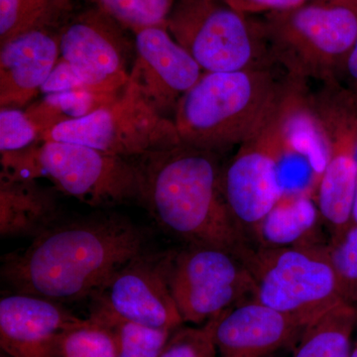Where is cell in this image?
Wrapping results in <instances>:
<instances>
[{
	"label": "cell",
	"instance_id": "1",
	"mask_svg": "<svg viewBox=\"0 0 357 357\" xmlns=\"http://www.w3.org/2000/svg\"><path fill=\"white\" fill-rule=\"evenodd\" d=\"M143 230L128 218L96 215L56 225L29 248L4 257L1 278L15 293L53 302L93 298L145 251Z\"/></svg>",
	"mask_w": 357,
	"mask_h": 357
},
{
	"label": "cell",
	"instance_id": "2",
	"mask_svg": "<svg viewBox=\"0 0 357 357\" xmlns=\"http://www.w3.org/2000/svg\"><path fill=\"white\" fill-rule=\"evenodd\" d=\"M140 202L160 227L185 245L218 248L243 260L255 244L225 201L220 153L175 146L139 157Z\"/></svg>",
	"mask_w": 357,
	"mask_h": 357
},
{
	"label": "cell",
	"instance_id": "3",
	"mask_svg": "<svg viewBox=\"0 0 357 357\" xmlns=\"http://www.w3.org/2000/svg\"><path fill=\"white\" fill-rule=\"evenodd\" d=\"M287 84L274 65L204 72L176 107L181 142L217 153L241 145L274 114Z\"/></svg>",
	"mask_w": 357,
	"mask_h": 357
},
{
	"label": "cell",
	"instance_id": "4",
	"mask_svg": "<svg viewBox=\"0 0 357 357\" xmlns=\"http://www.w3.org/2000/svg\"><path fill=\"white\" fill-rule=\"evenodd\" d=\"M0 161V176L48 178L59 191L93 208L140 202L138 164L84 145L42 141L22 151L1 153Z\"/></svg>",
	"mask_w": 357,
	"mask_h": 357
},
{
	"label": "cell",
	"instance_id": "5",
	"mask_svg": "<svg viewBox=\"0 0 357 357\" xmlns=\"http://www.w3.org/2000/svg\"><path fill=\"white\" fill-rule=\"evenodd\" d=\"M268 52L293 79L338 81L357 38V6L307 2L264 14L259 21Z\"/></svg>",
	"mask_w": 357,
	"mask_h": 357
},
{
	"label": "cell",
	"instance_id": "6",
	"mask_svg": "<svg viewBox=\"0 0 357 357\" xmlns=\"http://www.w3.org/2000/svg\"><path fill=\"white\" fill-rule=\"evenodd\" d=\"M243 262L255 282V299L297 319L305 328L344 302L326 245H253Z\"/></svg>",
	"mask_w": 357,
	"mask_h": 357
},
{
	"label": "cell",
	"instance_id": "7",
	"mask_svg": "<svg viewBox=\"0 0 357 357\" xmlns=\"http://www.w3.org/2000/svg\"><path fill=\"white\" fill-rule=\"evenodd\" d=\"M167 30L204 72L275 65L259 22L225 0H176Z\"/></svg>",
	"mask_w": 357,
	"mask_h": 357
},
{
	"label": "cell",
	"instance_id": "8",
	"mask_svg": "<svg viewBox=\"0 0 357 357\" xmlns=\"http://www.w3.org/2000/svg\"><path fill=\"white\" fill-rule=\"evenodd\" d=\"M42 141L77 143L128 159L181 143L174 121L159 114L130 82L119 100L84 119L59 124Z\"/></svg>",
	"mask_w": 357,
	"mask_h": 357
},
{
	"label": "cell",
	"instance_id": "9",
	"mask_svg": "<svg viewBox=\"0 0 357 357\" xmlns=\"http://www.w3.org/2000/svg\"><path fill=\"white\" fill-rule=\"evenodd\" d=\"M169 287L183 323L204 325L230 307L255 297V282L234 253L185 245L167 252Z\"/></svg>",
	"mask_w": 357,
	"mask_h": 357
},
{
	"label": "cell",
	"instance_id": "10",
	"mask_svg": "<svg viewBox=\"0 0 357 357\" xmlns=\"http://www.w3.org/2000/svg\"><path fill=\"white\" fill-rule=\"evenodd\" d=\"M312 100L330 146L314 199L321 220L335 236L352 223L357 185V98L337 81L321 84L319 91L312 93Z\"/></svg>",
	"mask_w": 357,
	"mask_h": 357
},
{
	"label": "cell",
	"instance_id": "11",
	"mask_svg": "<svg viewBox=\"0 0 357 357\" xmlns=\"http://www.w3.org/2000/svg\"><path fill=\"white\" fill-rule=\"evenodd\" d=\"M284 146L279 105L261 128L239 145L236 155L223 167L225 201L234 220L251 243L258 225L283 196L279 165Z\"/></svg>",
	"mask_w": 357,
	"mask_h": 357
},
{
	"label": "cell",
	"instance_id": "12",
	"mask_svg": "<svg viewBox=\"0 0 357 357\" xmlns=\"http://www.w3.org/2000/svg\"><path fill=\"white\" fill-rule=\"evenodd\" d=\"M123 27L102 9H89L59 31L61 58L89 89L121 93L129 82L130 44Z\"/></svg>",
	"mask_w": 357,
	"mask_h": 357
},
{
	"label": "cell",
	"instance_id": "13",
	"mask_svg": "<svg viewBox=\"0 0 357 357\" xmlns=\"http://www.w3.org/2000/svg\"><path fill=\"white\" fill-rule=\"evenodd\" d=\"M91 299L119 318L148 328L175 331L184 325L169 287L167 252L136 256Z\"/></svg>",
	"mask_w": 357,
	"mask_h": 357
},
{
	"label": "cell",
	"instance_id": "14",
	"mask_svg": "<svg viewBox=\"0 0 357 357\" xmlns=\"http://www.w3.org/2000/svg\"><path fill=\"white\" fill-rule=\"evenodd\" d=\"M135 60L129 82L159 114L173 112L204 70L166 27L135 33Z\"/></svg>",
	"mask_w": 357,
	"mask_h": 357
},
{
	"label": "cell",
	"instance_id": "15",
	"mask_svg": "<svg viewBox=\"0 0 357 357\" xmlns=\"http://www.w3.org/2000/svg\"><path fill=\"white\" fill-rule=\"evenodd\" d=\"M305 326L255 297L215 318L218 357H264L299 340Z\"/></svg>",
	"mask_w": 357,
	"mask_h": 357
},
{
	"label": "cell",
	"instance_id": "16",
	"mask_svg": "<svg viewBox=\"0 0 357 357\" xmlns=\"http://www.w3.org/2000/svg\"><path fill=\"white\" fill-rule=\"evenodd\" d=\"M77 319L60 303L6 296L0 300V347L11 357H56L59 333Z\"/></svg>",
	"mask_w": 357,
	"mask_h": 357
},
{
	"label": "cell",
	"instance_id": "17",
	"mask_svg": "<svg viewBox=\"0 0 357 357\" xmlns=\"http://www.w3.org/2000/svg\"><path fill=\"white\" fill-rule=\"evenodd\" d=\"M59 31L38 29L1 44L0 107L21 109L40 91L60 54Z\"/></svg>",
	"mask_w": 357,
	"mask_h": 357
},
{
	"label": "cell",
	"instance_id": "18",
	"mask_svg": "<svg viewBox=\"0 0 357 357\" xmlns=\"http://www.w3.org/2000/svg\"><path fill=\"white\" fill-rule=\"evenodd\" d=\"M60 208L54 192L37 180L0 176V234L2 238H36L58 225Z\"/></svg>",
	"mask_w": 357,
	"mask_h": 357
},
{
	"label": "cell",
	"instance_id": "19",
	"mask_svg": "<svg viewBox=\"0 0 357 357\" xmlns=\"http://www.w3.org/2000/svg\"><path fill=\"white\" fill-rule=\"evenodd\" d=\"M321 220L316 199L311 194H284L258 225L256 246L284 248L314 243V231Z\"/></svg>",
	"mask_w": 357,
	"mask_h": 357
},
{
	"label": "cell",
	"instance_id": "20",
	"mask_svg": "<svg viewBox=\"0 0 357 357\" xmlns=\"http://www.w3.org/2000/svg\"><path fill=\"white\" fill-rule=\"evenodd\" d=\"M357 307L342 302L303 331L293 357H351Z\"/></svg>",
	"mask_w": 357,
	"mask_h": 357
},
{
	"label": "cell",
	"instance_id": "21",
	"mask_svg": "<svg viewBox=\"0 0 357 357\" xmlns=\"http://www.w3.org/2000/svg\"><path fill=\"white\" fill-rule=\"evenodd\" d=\"M121 93H107L81 89L44 96L25 110L42 134L48 133L59 124L84 119L96 110L119 100Z\"/></svg>",
	"mask_w": 357,
	"mask_h": 357
},
{
	"label": "cell",
	"instance_id": "22",
	"mask_svg": "<svg viewBox=\"0 0 357 357\" xmlns=\"http://www.w3.org/2000/svg\"><path fill=\"white\" fill-rule=\"evenodd\" d=\"M70 8V0H0V45L33 30H60Z\"/></svg>",
	"mask_w": 357,
	"mask_h": 357
},
{
	"label": "cell",
	"instance_id": "23",
	"mask_svg": "<svg viewBox=\"0 0 357 357\" xmlns=\"http://www.w3.org/2000/svg\"><path fill=\"white\" fill-rule=\"evenodd\" d=\"M56 357H119L114 328L96 314L77 319L59 333Z\"/></svg>",
	"mask_w": 357,
	"mask_h": 357
},
{
	"label": "cell",
	"instance_id": "24",
	"mask_svg": "<svg viewBox=\"0 0 357 357\" xmlns=\"http://www.w3.org/2000/svg\"><path fill=\"white\" fill-rule=\"evenodd\" d=\"M91 314L105 319L114 328L119 345V357H160L174 332L126 321L95 304Z\"/></svg>",
	"mask_w": 357,
	"mask_h": 357
},
{
	"label": "cell",
	"instance_id": "25",
	"mask_svg": "<svg viewBox=\"0 0 357 357\" xmlns=\"http://www.w3.org/2000/svg\"><path fill=\"white\" fill-rule=\"evenodd\" d=\"M119 25L135 33L151 27H166L176 0H95Z\"/></svg>",
	"mask_w": 357,
	"mask_h": 357
},
{
	"label": "cell",
	"instance_id": "26",
	"mask_svg": "<svg viewBox=\"0 0 357 357\" xmlns=\"http://www.w3.org/2000/svg\"><path fill=\"white\" fill-rule=\"evenodd\" d=\"M326 253L344 302L357 307V223L332 236Z\"/></svg>",
	"mask_w": 357,
	"mask_h": 357
},
{
	"label": "cell",
	"instance_id": "27",
	"mask_svg": "<svg viewBox=\"0 0 357 357\" xmlns=\"http://www.w3.org/2000/svg\"><path fill=\"white\" fill-rule=\"evenodd\" d=\"M215 318L202 326H181L174 331L160 357H218Z\"/></svg>",
	"mask_w": 357,
	"mask_h": 357
},
{
	"label": "cell",
	"instance_id": "28",
	"mask_svg": "<svg viewBox=\"0 0 357 357\" xmlns=\"http://www.w3.org/2000/svg\"><path fill=\"white\" fill-rule=\"evenodd\" d=\"M42 142V134L27 112L21 109H0V153L22 151Z\"/></svg>",
	"mask_w": 357,
	"mask_h": 357
},
{
	"label": "cell",
	"instance_id": "29",
	"mask_svg": "<svg viewBox=\"0 0 357 357\" xmlns=\"http://www.w3.org/2000/svg\"><path fill=\"white\" fill-rule=\"evenodd\" d=\"M81 89H88V86L75 72L72 66L60 57L57 64L49 75L48 79L42 86L40 93L46 96Z\"/></svg>",
	"mask_w": 357,
	"mask_h": 357
},
{
	"label": "cell",
	"instance_id": "30",
	"mask_svg": "<svg viewBox=\"0 0 357 357\" xmlns=\"http://www.w3.org/2000/svg\"><path fill=\"white\" fill-rule=\"evenodd\" d=\"M239 13L246 14L273 13L291 10L312 0H225Z\"/></svg>",
	"mask_w": 357,
	"mask_h": 357
},
{
	"label": "cell",
	"instance_id": "31",
	"mask_svg": "<svg viewBox=\"0 0 357 357\" xmlns=\"http://www.w3.org/2000/svg\"><path fill=\"white\" fill-rule=\"evenodd\" d=\"M342 74H344L349 81L351 82V89L354 91V95L357 96V38L349 57L345 61Z\"/></svg>",
	"mask_w": 357,
	"mask_h": 357
},
{
	"label": "cell",
	"instance_id": "32",
	"mask_svg": "<svg viewBox=\"0 0 357 357\" xmlns=\"http://www.w3.org/2000/svg\"><path fill=\"white\" fill-rule=\"evenodd\" d=\"M319 3H331V4H354L357 6V0H312Z\"/></svg>",
	"mask_w": 357,
	"mask_h": 357
},
{
	"label": "cell",
	"instance_id": "33",
	"mask_svg": "<svg viewBox=\"0 0 357 357\" xmlns=\"http://www.w3.org/2000/svg\"><path fill=\"white\" fill-rule=\"evenodd\" d=\"M352 222L357 223V185L356 196H354V208H352Z\"/></svg>",
	"mask_w": 357,
	"mask_h": 357
},
{
	"label": "cell",
	"instance_id": "34",
	"mask_svg": "<svg viewBox=\"0 0 357 357\" xmlns=\"http://www.w3.org/2000/svg\"><path fill=\"white\" fill-rule=\"evenodd\" d=\"M351 357H357V328H356V338L354 342V347H352V351Z\"/></svg>",
	"mask_w": 357,
	"mask_h": 357
},
{
	"label": "cell",
	"instance_id": "35",
	"mask_svg": "<svg viewBox=\"0 0 357 357\" xmlns=\"http://www.w3.org/2000/svg\"><path fill=\"white\" fill-rule=\"evenodd\" d=\"M0 357H11L9 356L8 354H6V352L1 351V354H0Z\"/></svg>",
	"mask_w": 357,
	"mask_h": 357
},
{
	"label": "cell",
	"instance_id": "36",
	"mask_svg": "<svg viewBox=\"0 0 357 357\" xmlns=\"http://www.w3.org/2000/svg\"><path fill=\"white\" fill-rule=\"evenodd\" d=\"M264 357H278V356H275V354H271V356H264Z\"/></svg>",
	"mask_w": 357,
	"mask_h": 357
}]
</instances>
